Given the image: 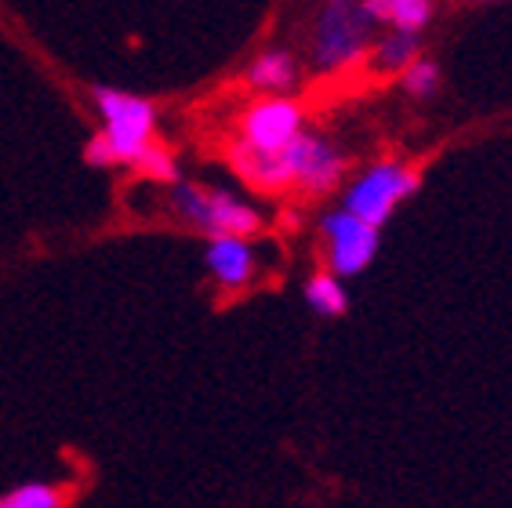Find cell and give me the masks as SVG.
<instances>
[{"label": "cell", "instance_id": "5", "mask_svg": "<svg viewBox=\"0 0 512 508\" xmlns=\"http://www.w3.org/2000/svg\"><path fill=\"white\" fill-rule=\"evenodd\" d=\"M320 233H324V244H327V269L342 280L349 276H360L367 265L375 262L378 254V233L375 225H367L364 218L349 215L345 207L338 211H327L320 218Z\"/></svg>", "mask_w": 512, "mask_h": 508}, {"label": "cell", "instance_id": "2", "mask_svg": "<svg viewBox=\"0 0 512 508\" xmlns=\"http://www.w3.org/2000/svg\"><path fill=\"white\" fill-rule=\"evenodd\" d=\"M95 109L102 117V131L113 164H131L157 142V109L142 95L117 88H95Z\"/></svg>", "mask_w": 512, "mask_h": 508}, {"label": "cell", "instance_id": "10", "mask_svg": "<svg viewBox=\"0 0 512 508\" xmlns=\"http://www.w3.org/2000/svg\"><path fill=\"white\" fill-rule=\"evenodd\" d=\"M247 84L262 95H287L298 84V62L287 51H266L247 66Z\"/></svg>", "mask_w": 512, "mask_h": 508}, {"label": "cell", "instance_id": "6", "mask_svg": "<svg viewBox=\"0 0 512 508\" xmlns=\"http://www.w3.org/2000/svg\"><path fill=\"white\" fill-rule=\"evenodd\" d=\"M302 131H306L302 106L291 102L287 95H266V98H258L255 106L244 109L237 142L255 146V149H284V146H291Z\"/></svg>", "mask_w": 512, "mask_h": 508}, {"label": "cell", "instance_id": "12", "mask_svg": "<svg viewBox=\"0 0 512 508\" xmlns=\"http://www.w3.org/2000/svg\"><path fill=\"white\" fill-rule=\"evenodd\" d=\"M375 66L382 73H404L414 59H418V33L411 30H393L375 44Z\"/></svg>", "mask_w": 512, "mask_h": 508}, {"label": "cell", "instance_id": "4", "mask_svg": "<svg viewBox=\"0 0 512 508\" xmlns=\"http://www.w3.org/2000/svg\"><path fill=\"white\" fill-rule=\"evenodd\" d=\"M371 26L367 11L349 0H331V8L316 19L313 30V62L320 69H342L364 59L371 48Z\"/></svg>", "mask_w": 512, "mask_h": 508}, {"label": "cell", "instance_id": "3", "mask_svg": "<svg viewBox=\"0 0 512 508\" xmlns=\"http://www.w3.org/2000/svg\"><path fill=\"white\" fill-rule=\"evenodd\" d=\"M422 186V175L411 164L400 160H378V164L364 167L360 175L345 186L342 207L349 215L364 218L367 225L382 229L389 218L396 215V207L407 204Z\"/></svg>", "mask_w": 512, "mask_h": 508}, {"label": "cell", "instance_id": "15", "mask_svg": "<svg viewBox=\"0 0 512 508\" xmlns=\"http://www.w3.org/2000/svg\"><path fill=\"white\" fill-rule=\"evenodd\" d=\"M400 77H404V91L411 98H433L436 88H440V66H436L433 59H422V55H418Z\"/></svg>", "mask_w": 512, "mask_h": 508}, {"label": "cell", "instance_id": "16", "mask_svg": "<svg viewBox=\"0 0 512 508\" xmlns=\"http://www.w3.org/2000/svg\"><path fill=\"white\" fill-rule=\"evenodd\" d=\"M135 171L138 175L153 178V182H178V164L175 157H171L168 149L160 146V142H153V146L142 153V157L135 160Z\"/></svg>", "mask_w": 512, "mask_h": 508}, {"label": "cell", "instance_id": "8", "mask_svg": "<svg viewBox=\"0 0 512 508\" xmlns=\"http://www.w3.org/2000/svg\"><path fill=\"white\" fill-rule=\"evenodd\" d=\"M229 164L240 175V182H247L251 189L266 196L287 193L295 189V178H291V164H287V146L284 149H255L244 146V142H233L229 149Z\"/></svg>", "mask_w": 512, "mask_h": 508}, {"label": "cell", "instance_id": "1", "mask_svg": "<svg viewBox=\"0 0 512 508\" xmlns=\"http://www.w3.org/2000/svg\"><path fill=\"white\" fill-rule=\"evenodd\" d=\"M171 211L182 225L204 236H255L262 229L258 207L240 200L237 193L197 182H175L171 189Z\"/></svg>", "mask_w": 512, "mask_h": 508}, {"label": "cell", "instance_id": "13", "mask_svg": "<svg viewBox=\"0 0 512 508\" xmlns=\"http://www.w3.org/2000/svg\"><path fill=\"white\" fill-rule=\"evenodd\" d=\"M62 505H66V494L55 483H44V479H30V483H19L8 494H0V508H62Z\"/></svg>", "mask_w": 512, "mask_h": 508}, {"label": "cell", "instance_id": "9", "mask_svg": "<svg viewBox=\"0 0 512 508\" xmlns=\"http://www.w3.org/2000/svg\"><path fill=\"white\" fill-rule=\"evenodd\" d=\"M207 273L215 276V284L222 291H240L255 280L258 258L255 247L247 244V236H207L204 247Z\"/></svg>", "mask_w": 512, "mask_h": 508}, {"label": "cell", "instance_id": "14", "mask_svg": "<svg viewBox=\"0 0 512 508\" xmlns=\"http://www.w3.org/2000/svg\"><path fill=\"white\" fill-rule=\"evenodd\" d=\"M433 19V0H389V26L393 30L422 33Z\"/></svg>", "mask_w": 512, "mask_h": 508}, {"label": "cell", "instance_id": "11", "mask_svg": "<svg viewBox=\"0 0 512 508\" xmlns=\"http://www.w3.org/2000/svg\"><path fill=\"white\" fill-rule=\"evenodd\" d=\"M306 305L313 309L316 316L324 320H335L349 309V294L342 287V276H335L331 269L327 273H313L306 280Z\"/></svg>", "mask_w": 512, "mask_h": 508}, {"label": "cell", "instance_id": "7", "mask_svg": "<svg viewBox=\"0 0 512 508\" xmlns=\"http://www.w3.org/2000/svg\"><path fill=\"white\" fill-rule=\"evenodd\" d=\"M287 164H291L295 189H302L309 196L335 193L345 178V157L324 135H313V131H302L287 146Z\"/></svg>", "mask_w": 512, "mask_h": 508}]
</instances>
